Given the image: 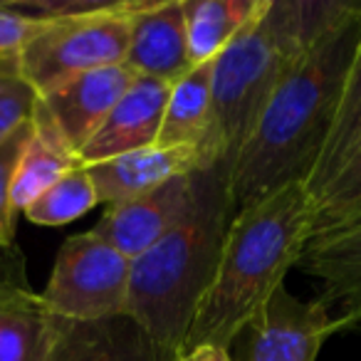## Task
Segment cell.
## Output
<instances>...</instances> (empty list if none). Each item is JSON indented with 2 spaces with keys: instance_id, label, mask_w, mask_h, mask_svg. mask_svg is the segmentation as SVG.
I'll return each mask as SVG.
<instances>
[{
  "instance_id": "obj_7",
  "label": "cell",
  "mask_w": 361,
  "mask_h": 361,
  "mask_svg": "<svg viewBox=\"0 0 361 361\" xmlns=\"http://www.w3.org/2000/svg\"><path fill=\"white\" fill-rule=\"evenodd\" d=\"M349 326L354 324L331 314L319 297L302 302L282 287L235 341L238 361H317L326 339Z\"/></svg>"
},
{
  "instance_id": "obj_26",
  "label": "cell",
  "mask_w": 361,
  "mask_h": 361,
  "mask_svg": "<svg viewBox=\"0 0 361 361\" xmlns=\"http://www.w3.org/2000/svg\"><path fill=\"white\" fill-rule=\"evenodd\" d=\"M176 361H235L231 351L221 349V346H198V349L180 354Z\"/></svg>"
},
{
  "instance_id": "obj_16",
  "label": "cell",
  "mask_w": 361,
  "mask_h": 361,
  "mask_svg": "<svg viewBox=\"0 0 361 361\" xmlns=\"http://www.w3.org/2000/svg\"><path fill=\"white\" fill-rule=\"evenodd\" d=\"M211 111L213 62H206L191 67L186 77L171 85L156 146H193L201 151L211 131Z\"/></svg>"
},
{
  "instance_id": "obj_9",
  "label": "cell",
  "mask_w": 361,
  "mask_h": 361,
  "mask_svg": "<svg viewBox=\"0 0 361 361\" xmlns=\"http://www.w3.org/2000/svg\"><path fill=\"white\" fill-rule=\"evenodd\" d=\"M193 176L196 171L169 180L134 201L106 206L102 221H97L90 231L134 260L183 221L193 201Z\"/></svg>"
},
{
  "instance_id": "obj_4",
  "label": "cell",
  "mask_w": 361,
  "mask_h": 361,
  "mask_svg": "<svg viewBox=\"0 0 361 361\" xmlns=\"http://www.w3.org/2000/svg\"><path fill=\"white\" fill-rule=\"evenodd\" d=\"M351 8L346 0H262L245 30L213 62L211 131L203 166H233L267 99L312 45Z\"/></svg>"
},
{
  "instance_id": "obj_23",
  "label": "cell",
  "mask_w": 361,
  "mask_h": 361,
  "mask_svg": "<svg viewBox=\"0 0 361 361\" xmlns=\"http://www.w3.org/2000/svg\"><path fill=\"white\" fill-rule=\"evenodd\" d=\"M32 131V119L23 129H18L13 136H8L0 144V252L16 250V228H18V213L13 211L11 191H13V176L16 166L25 149L27 139Z\"/></svg>"
},
{
  "instance_id": "obj_20",
  "label": "cell",
  "mask_w": 361,
  "mask_h": 361,
  "mask_svg": "<svg viewBox=\"0 0 361 361\" xmlns=\"http://www.w3.org/2000/svg\"><path fill=\"white\" fill-rule=\"evenodd\" d=\"M50 341V319L40 292L30 302L0 305V361H40Z\"/></svg>"
},
{
  "instance_id": "obj_5",
  "label": "cell",
  "mask_w": 361,
  "mask_h": 361,
  "mask_svg": "<svg viewBox=\"0 0 361 361\" xmlns=\"http://www.w3.org/2000/svg\"><path fill=\"white\" fill-rule=\"evenodd\" d=\"M144 0H102L85 16L42 27L18 57L20 72L37 97L104 67L124 65L131 37V16Z\"/></svg>"
},
{
  "instance_id": "obj_3",
  "label": "cell",
  "mask_w": 361,
  "mask_h": 361,
  "mask_svg": "<svg viewBox=\"0 0 361 361\" xmlns=\"http://www.w3.org/2000/svg\"><path fill=\"white\" fill-rule=\"evenodd\" d=\"M235 213L231 166L221 161L203 166L193 176V201L183 221L131 260L126 317L154 339L169 361L183 351Z\"/></svg>"
},
{
  "instance_id": "obj_6",
  "label": "cell",
  "mask_w": 361,
  "mask_h": 361,
  "mask_svg": "<svg viewBox=\"0 0 361 361\" xmlns=\"http://www.w3.org/2000/svg\"><path fill=\"white\" fill-rule=\"evenodd\" d=\"M131 260L92 231L60 245L40 305L50 319L102 322L126 314Z\"/></svg>"
},
{
  "instance_id": "obj_25",
  "label": "cell",
  "mask_w": 361,
  "mask_h": 361,
  "mask_svg": "<svg viewBox=\"0 0 361 361\" xmlns=\"http://www.w3.org/2000/svg\"><path fill=\"white\" fill-rule=\"evenodd\" d=\"M37 292L25 275V255L20 250L0 252V305L6 302H30Z\"/></svg>"
},
{
  "instance_id": "obj_8",
  "label": "cell",
  "mask_w": 361,
  "mask_h": 361,
  "mask_svg": "<svg viewBox=\"0 0 361 361\" xmlns=\"http://www.w3.org/2000/svg\"><path fill=\"white\" fill-rule=\"evenodd\" d=\"M136 75L126 65L87 72L60 90L40 97L35 111L60 134V139L80 156L82 146L104 124L116 102L129 92Z\"/></svg>"
},
{
  "instance_id": "obj_13",
  "label": "cell",
  "mask_w": 361,
  "mask_h": 361,
  "mask_svg": "<svg viewBox=\"0 0 361 361\" xmlns=\"http://www.w3.org/2000/svg\"><path fill=\"white\" fill-rule=\"evenodd\" d=\"M203 169L201 151L193 146H146L131 154L114 156L102 164L87 166L94 183L99 203L116 206V203L134 201L144 193L156 191L180 176Z\"/></svg>"
},
{
  "instance_id": "obj_17",
  "label": "cell",
  "mask_w": 361,
  "mask_h": 361,
  "mask_svg": "<svg viewBox=\"0 0 361 361\" xmlns=\"http://www.w3.org/2000/svg\"><path fill=\"white\" fill-rule=\"evenodd\" d=\"M260 6L262 0H183L191 65L216 62Z\"/></svg>"
},
{
  "instance_id": "obj_14",
  "label": "cell",
  "mask_w": 361,
  "mask_h": 361,
  "mask_svg": "<svg viewBox=\"0 0 361 361\" xmlns=\"http://www.w3.org/2000/svg\"><path fill=\"white\" fill-rule=\"evenodd\" d=\"M297 267L317 282V297L331 314L361 322V223L312 238Z\"/></svg>"
},
{
  "instance_id": "obj_15",
  "label": "cell",
  "mask_w": 361,
  "mask_h": 361,
  "mask_svg": "<svg viewBox=\"0 0 361 361\" xmlns=\"http://www.w3.org/2000/svg\"><path fill=\"white\" fill-rule=\"evenodd\" d=\"M80 164V156L60 139V134L37 111H32L30 139L18 159L16 176H13V211L20 216L32 201H37L47 188L55 186L62 176Z\"/></svg>"
},
{
  "instance_id": "obj_11",
  "label": "cell",
  "mask_w": 361,
  "mask_h": 361,
  "mask_svg": "<svg viewBox=\"0 0 361 361\" xmlns=\"http://www.w3.org/2000/svg\"><path fill=\"white\" fill-rule=\"evenodd\" d=\"M171 94L169 82L136 77L124 97L116 102L104 124L82 146L80 161L85 166L102 164L114 156L146 149L159 141L166 102Z\"/></svg>"
},
{
  "instance_id": "obj_19",
  "label": "cell",
  "mask_w": 361,
  "mask_h": 361,
  "mask_svg": "<svg viewBox=\"0 0 361 361\" xmlns=\"http://www.w3.org/2000/svg\"><path fill=\"white\" fill-rule=\"evenodd\" d=\"M361 223V146L341 171L312 196L310 240Z\"/></svg>"
},
{
  "instance_id": "obj_24",
  "label": "cell",
  "mask_w": 361,
  "mask_h": 361,
  "mask_svg": "<svg viewBox=\"0 0 361 361\" xmlns=\"http://www.w3.org/2000/svg\"><path fill=\"white\" fill-rule=\"evenodd\" d=\"M50 23L25 13L18 0L13 3H0V62L16 60L25 45Z\"/></svg>"
},
{
  "instance_id": "obj_1",
  "label": "cell",
  "mask_w": 361,
  "mask_h": 361,
  "mask_svg": "<svg viewBox=\"0 0 361 361\" xmlns=\"http://www.w3.org/2000/svg\"><path fill=\"white\" fill-rule=\"evenodd\" d=\"M359 40L361 3H351L280 82L231 166L235 211L290 183L307 186L329 136Z\"/></svg>"
},
{
  "instance_id": "obj_21",
  "label": "cell",
  "mask_w": 361,
  "mask_h": 361,
  "mask_svg": "<svg viewBox=\"0 0 361 361\" xmlns=\"http://www.w3.org/2000/svg\"><path fill=\"white\" fill-rule=\"evenodd\" d=\"M97 203H99V198H97L92 176L87 166L80 164L70 173L62 176L55 186L47 188L37 201H32L23 211V216L35 226L60 228L87 216Z\"/></svg>"
},
{
  "instance_id": "obj_2",
  "label": "cell",
  "mask_w": 361,
  "mask_h": 361,
  "mask_svg": "<svg viewBox=\"0 0 361 361\" xmlns=\"http://www.w3.org/2000/svg\"><path fill=\"white\" fill-rule=\"evenodd\" d=\"M310 216L305 183H290L235 213L180 354L198 346L233 351L247 324L285 287L287 272L300 265L310 243Z\"/></svg>"
},
{
  "instance_id": "obj_18",
  "label": "cell",
  "mask_w": 361,
  "mask_h": 361,
  "mask_svg": "<svg viewBox=\"0 0 361 361\" xmlns=\"http://www.w3.org/2000/svg\"><path fill=\"white\" fill-rule=\"evenodd\" d=\"M361 146V40L354 52V60L346 72L344 87H341L339 106H336L334 121H331L329 136L324 141L317 166L307 180L310 198L317 196L322 188L341 171V166L354 156Z\"/></svg>"
},
{
  "instance_id": "obj_10",
  "label": "cell",
  "mask_w": 361,
  "mask_h": 361,
  "mask_svg": "<svg viewBox=\"0 0 361 361\" xmlns=\"http://www.w3.org/2000/svg\"><path fill=\"white\" fill-rule=\"evenodd\" d=\"M124 65L136 77L176 85L191 72L183 0H144L131 16Z\"/></svg>"
},
{
  "instance_id": "obj_22",
  "label": "cell",
  "mask_w": 361,
  "mask_h": 361,
  "mask_svg": "<svg viewBox=\"0 0 361 361\" xmlns=\"http://www.w3.org/2000/svg\"><path fill=\"white\" fill-rule=\"evenodd\" d=\"M37 99V92L23 77L18 57L0 62V144L30 124Z\"/></svg>"
},
{
  "instance_id": "obj_12",
  "label": "cell",
  "mask_w": 361,
  "mask_h": 361,
  "mask_svg": "<svg viewBox=\"0 0 361 361\" xmlns=\"http://www.w3.org/2000/svg\"><path fill=\"white\" fill-rule=\"evenodd\" d=\"M50 319V317H47ZM40 361H169L131 317L102 322L50 319V341Z\"/></svg>"
}]
</instances>
